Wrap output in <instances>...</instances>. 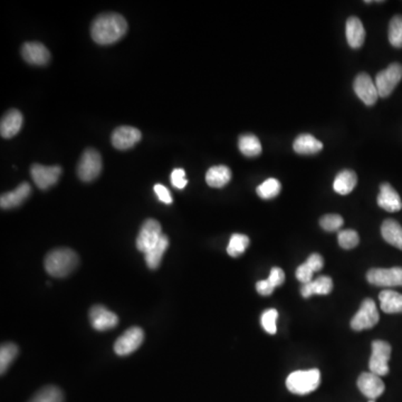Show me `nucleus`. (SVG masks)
<instances>
[{
    "instance_id": "b1692460",
    "label": "nucleus",
    "mask_w": 402,
    "mask_h": 402,
    "mask_svg": "<svg viewBox=\"0 0 402 402\" xmlns=\"http://www.w3.org/2000/svg\"><path fill=\"white\" fill-rule=\"evenodd\" d=\"M357 177L354 171L343 170L334 179L333 189L339 195H349L357 187Z\"/></svg>"
},
{
    "instance_id": "72a5a7b5",
    "label": "nucleus",
    "mask_w": 402,
    "mask_h": 402,
    "mask_svg": "<svg viewBox=\"0 0 402 402\" xmlns=\"http://www.w3.org/2000/svg\"><path fill=\"white\" fill-rule=\"evenodd\" d=\"M389 42L396 48H402V16L397 15L389 24Z\"/></svg>"
},
{
    "instance_id": "7c9ffc66",
    "label": "nucleus",
    "mask_w": 402,
    "mask_h": 402,
    "mask_svg": "<svg viewBox=\"0 0 402 402\" xmlns=\"http://www.w3.org/2000/svg\"><path fill=\"white\" fill-rule=\"evenodd\" d=\"M18 354V347L13 343H5L1 345L0 349V372L1 374H5L9 370L11 363L16 359Z\"/></svg>"
},
{
    "instance_id": "f257e3e1",
    "label": "nucleus",
    "mask_w": 402,
    "mask_h": 402,
    "mask_svg": "<svg viewBox=\"0 0 402 402\" xmlns=\"http://www.w3.org/2000/svg\"><path fill=\"white\" fill-rule=\"evenodd\" d=\"M128 32V23L121 15L116 13H102L93 21L91 36L95 43L110 45L121 40Z\"/></svg>"
},
{
    "instance_id": "9b49d317",
    "label": "nucleus",
    "mask_w": 402,
    "mask_h": 402,
    "mask_svg": "<svg viewBox=\"0 0 402 402\" xmlns=\"http://www.w3.org/2000/svg\"><path fill=\"white\" fill-rule=\"evenodd\" d=\"M353 89L357 98L360 99L366 106H374L378 101L379 93L376 83L367 73H360L355 77Z\"/></svg>"
},
{
    "instance_id": "a211bd4d",
    "label": "nucleus",
    "mask_w": 402,
    "mask_h": 402,
    "mask_svg": "<svg viewBox=\"0 0 402 402\" xmlns=\"http://www.w3.org/2000/svg\"><path fill=\"white\" fill-rule=\"evenodd\" d=\"M32 194V187L28 182H23L13 191L6 192L0 198V206L3 209L16 208L24 203Z\"/></svg>"
},
{
    "instance_id": "c9c22d12",
    "label": "nucleus",
    "mask_w": 402,
    "mask_h": 402,
    "mask_svg": "<svg viewBox=\"0 0 402 402\" xmlns=\"http://www.w3.org/2000/svg\"><path fill=\"white\" fill-rule=\"evenodd\" d=\"M279 318V312H277L275 308H269V310L265 311L260 318V322H262V326L263 329L267 332L268 334L277 333V321Z\"/></svg>"
},
{
    "instance_id": "7ed1b4c3",
    "label": "nucleus",
    "mask_w": 402,
    "mask_h": 402,
    "mask_svg": "<svg viewBox=\"0 0 402 402\" xmlns=\"http://www.w3.org/2000/svg\"><path fill=\"white\" fill-rule=\"evenodd\" d=\"M320 384H321V372L318 369L295 371L286 379L289 391L300 396L311 393L318 389Z\"/></svg>"
},
{
    "instance_id": "4468645a",
    "label": "nucleus",
    "mask_w": 402,
    "mask_h": 402,
    "mask_svg": "<svg viewBox=\"0 0 402 402\" xmlns=\"http://www.w3.org/2000/svg\"><path fill=\"white\" fill-rule=\"evenodd\" d=\"M143 134L132 126H120L112 134V145L118 150H128L140 143Z\"/></svg>"
},
{
    "instance_id": "39448f33",
    "label": "nucleus",
    "mask_w": 402,
    "mask_h": 402,
    "mask_svg": "<svg viewBox=\"0 0 402 402\" xmlns=\"http://www.w3.org/2000/svg\"><path fill=\"white\" fill-rule=\"evenodd\" d=\"M101 171H102V158L100 153L94 149L85 150L77 166L79 178L82 182H93L100 176Z\"/></svg>"
},
{
    "instance_id": "f8f14e48",
    "label": "nucleus",
    "mask_w": 402,
    "mask_h": 402,
    "mask_svg": "<svg viewBox=\"0 0 402 402\" xmlns=\"http://www.w3.org/2000/svg\"><path fill=\"white\" fill-rule=\"evenodd\" d=\"M30 174L37 187L46 190L58 182L62 174V168L60 166L46 167L43 164H33Z\"/></svg>"
},
{
    "instance_id": "c85d7f7f",
    "label": "nucleus",
    "mask_w": 402,
    "mask_h": 402,
    "mask_svg": "<svg viewBox=\"0 0 402 402\" xmlns=\"http://www.w3.org/2000/svg\"><path fill=\"white\" fill-rule=\"evenodd\" d=\"M238 147H240V152L245 157H250V158L257 157L263 150L259 139L254 134H244V135H242L240 138V141H238Z\"/></svg>"
},
{
    "instance_id": "4be33fe9",
    "label": "nucleus",
    "mask_w": 402,
    "mask_h": 402,
    "mask_svg": "<svg viewBox=\"0 0 402 402\" xmlns=\"http://www.w3.org/2000/svg\"><path fill=\"white\" fill-rule=\"evenodd\" d=\"M333 289V281L331 277H320L308 284L303 285L301 293L304 298L313 296V295H328Z\"/></svg>"
},
{
    "instance_id": "6ab92c4d",
    "label": "nucleus",
    "mask_w": 402,
    "mask_h": 402,
    "mask_svg": "<svg viewBox=\"0 0 402 402\" xmlns=\"http://www.w3.org/2000/svg\"><path fill=\"white\" fill-rule=\"evenodd\" d=\"M24 123L23 114L18 110H11L3 116L0 123V134L5 139L15 137Z\"/></svg>"
},
{
    "instance_id": "a878e982",
    "label": "nucleus",
    "mask_w": 402,
    "mask_h": 402,
    "mask_svg": "<svg viewBox=\"0 0 402 402\" xmlns=\"http://www.w3.org/2000/svg\"><path fill=\"white\" fill-rule=\"evenodd\" d=\"M232 171L226 166L211 167L206 174V182L209 187L223 188L230 182Z\"/></svg>"
},
{
    "instance_id": "f704fd0d",
    "label": "nucleus",
    "mask_w": 402,
    "mask_h": 402,
    "mask_svg": "<svg viewBox=\"0 0 402 402\" xmlns=\"http://www.w3.org/2000/svg\"><path fill=\"white\" fill-rule=\"evenodd\" d=\"M339 245L343 250H352L357 247L359 242H360V237L355 230L352 229H345L339 233L337 236Z\"/></svg>"
},
{
    "instance_id": "1a4fd4ad",
    "label": "nucleus",
    "mask_w": 402,
    "mask_h": 402,
    "mask_svg": "<svg viewBox=\"0 0 402 402\" xmlns=\"http://www.w3.org/2000/svg\"><path fill=\"white\" fill-rule=\"evenodd\" d=\"M145 340V332L141 328L133 326L126 330L114 343V352L118 355H129L137 351Z\"/></svg>"
},
{
    "instance_id": "412c9836",
    "label": "nucleus",
    "mask_w": 402,
    "mask_h": 402,
    "mask_svg": "<svg viewBox=\"0 0 402 402\" xmlns=\"http://www.w3.org/2000/svg\"><path fill=\"white\" fill-rule=\"evenodd\" d=\"M293 147H294L295 152L298 155H313L322 151L323 143L311 134L304 133L295 139Z\"/></svg>"
},
{
    "instance_id": "bb28decb",
    "label": "nucleus",
    "mask_w": 402,
    "mask_h": 402,
    "mask_svg": "<svg viewBox=\"0 0 402 402\" xmlns=\"http://www.w3.org/2000/svg\"><path fill=\"white\" fill-rule=\"evenodd\" d=\"M379 300H380L381 310L384 313H388V314L402 313V294L400 293L386 289L380 293Z\"/></svg>"
},
{
    "instance_id": "473e14b6",
    "label": "nucleus",
    "mask_w": 402,
    "mask_h": 402,
    "mask_svg": "<svg viewBox=\"0 0 402 402\" xmlns=\"http://www.w3.org/2000/svg\"><path fill=\"white\" fill-rule=\"evenodd\" d=\"M248 245H250L248 236L242 234H234L230 237V240H229L227 252L232 257H238V256L244 254L245 250H247Z\"/></svg>"
},
{
    "instance_id": "6e6552de",
    "label": "nucleus",
    "mask_w": 402,
    "mask_h": 402,
    "mask_svg": "<svg viewBox=\"0 0 402 402\" xmlns=\"http://www.w3.org/2000/svg\"><path fill=\"white\" fill-rule=\"evenodd\" d=\"M367 279L376 286H402V267L374 268L367 274Z\"/></svg>"
},
{
    "instance_id": "e433bc0d",
    "label": "nucleus",
    "mask_w": 402,
    "mask_h": 402,
    "mask_svg": "<svg viewBox=\"0 0 402 402\" xmlns=\"http://www.w3.org/2000/svg\"><path fill=\"white\" fill-rule=\"evenodd\" d=\"M343 218L337 213H329L320 219V225L326 232H337L343 226Z\"/></svg>"
},
{
    "instance_id": "58836bf2",
    "label": "nucleus",
    "mask_w": 402,
    "mask_h": 402,
    "mask_svg": "<svg viewBox=\"0 0 402 402\" xmlns=\"http://www.w3.org/2000/svg\"><path fill=\"white\" fill-rule=\"evenodd\" d=\"M171 184L178 189H184L188 184V180L186 179V171L180 168L174 169L171 174Z\"/></svg>"
},
{
    "instance_id": "0eeeda50",
    "label": "nucleus",
    "mask_w": 402,
    "mask_h": 402,
    "mask_svg": "<svg viewBox=\"0 0 402 402\" xmlns=\"http://www.w3.org/2000/svg\"><path fill=\"white\" fill-rule=\"evenodd\" d=\"M379 318H380V316H379V312L376 310V303L371 298H367V300L363 301L357 314L353 316L351 328L354 331L371 329L378 324Z\"/></svg>"
},
{
    "instance_id": "423d86ee",
    "label": "nucleus",
    "mask_w": 402,
    "mask_h": 402,
    "mask_svg": "<svg viewBox=\"0 0 402 402\" xmlns=\"http://www.w3.org/2000/svg\"><path fill=\"white\" fill-rule=\"evenodd\" d=\"M402 79V65L399 63L390 64L386 69L379 72L376 77V86L379 96L388 98L399 82Z\"/></svg>"
},
{
    "instance_id": "aec40b11",
    "label": "nucleus",
    "mask_w": 402,
    "mask_h": 402,
    "mask_svg": "<svg viewBox=\"0 0 402 402\" xmlns=\"http://www.w3.org/2000/svg\"><path fill=\"white\" fill-rule=\"evenodd\" d=\"M345 32H347V44L350 48L357 50L364 44L366 30L363 27L362 21L357 17L352 16L347 19Z\"/></svg>"
},
{
    "instance_id": "dca6fc26",
    "label": "nucleus",
    "mask_w": 402,
    "mask_h": 402,
    "mask_svg": "<svg viewBox=\"0 0 402 402\" xmlns=\"http://www.w3.org/2000/svg\"><path fill=\"white\" fill-rule=\"evenodd\" d=\"M21 56L32 65L44 66L50 61V50L37 42L25 43L21 48Z\"/></svg>"
},
{
    "instance_id": "2eb2a0df",
    "label": "nucleus",
    "mask_w": 402,
    "mask_h": 402,
    "mask_svg": "<svg viewBox=\"0 0 402 402\" xmlns=\"http://www.w3.org/2000/svg\"><path fill=\"white\" fill-rule=\"evenodd\" d=\"M357 388L370 400L380 397L386 389L381 378L372 372H364L359 376Z\"/></svg>"
},
{
    "instance_id": "4c0bfd02",
    "label": "nucleus",
    "mask_w": 402,
    "mask_h": 402,
    "mask_svg": "<svg viewBox=\"0 0 402 402\" xmlns=\"http://www.w3.org/2000/svg\"><path fill=\"white\" fill-rule=\"evenodd\" d=\"M295 275H296V279H298L301 283H303V285H304L308 284V283L313 281L314 272L312 271V268H311L310 266L306 264V262H305V263L301 264V265L297 267Z\"/></svg>"
},
{
    "instance_id": "f3484780",
    "label": "nucleus",
    "mask_w": 402,
    "mask_h": 402,
    "mask_svg": "<svg viewBox=\"0 0 402 402\" xmlns=\"http://www.w3.org/2000/svg\"><path fill=\"white\" fill-rule=\"evenodd\" d=\"M378 205L384 211H389V213H396V211H401V198H400L399 194L394 190L391 184L384 182V184L380 186Z\"/></svg>"
},
{
    "instance_id": "c756f323",
    "label": "nucleus",
    "mask_w": 402,
    "mask_h": 402,
    "mask_svg": "<svg viewBox=\"0 0 402 402\" xmlns=\"http://www.w3.org/2000/svg\"><path fill=\"white\" fill-rule=\"evenodd\" d=\"M29 402H64V394L57 386H45Z\"/></svg>"
},
{
    "instance_id": "cd10ccee",
    "label": "nucleus",
    "mask_w": 402,
    "mask_h": 402,
    "mask_svg": "<svg viewBox=\"0 0 402 402\" xmlns=\"http://www.w3.org/2000/svg\"><path fill=\"white\" fill-rule=\"evenodd\" d=\"M168 247V236L162 235L158 244L153 246L149 252L145 254V263H147V267L151 268V269H157L160 266L161 260H162L163 255H164Z\"/></svg>"
},
{
    "instance_id": "20e7f679",
    "label": "nucleus",
    "mask_w": 402,
    "mask_h": 402,
    "mask_svg": "<svg viewBox=\"0 0 402 402\" xmlns=\"http://www.w3.org/2000/svg\"><path fill=\"white\" fill-rule=\"evenodd\" d=\"M390 357H391V345L386 341L376 340L372 343V354H371L369 368L372 374L379 376L389 374Z\"/></svg>"
},
{
    "instance_id": "5701e85b",
    "label": "nucleus",
    "mask_w": 402,
    "mask_h": 402,
    "mask_svg": "<svg viewBox=\"0 0 402 402\" xmlns=\"http://www.w3.org/2000/svg\"><path fill=\"white\" fill-rule=\"evenodd\" d=\"M285 281V273L281 268L273 267L267 279L257 281L256 289L260 295L268 296L274 292V289L281 286Z\"/></svg>"
},
{
    "instance_id": "ea45409f",
    "label": "nucleus",
    "mask_w": 402,
    "mask_h": 402,
    "mask_svg": "<svg viewBox=\"0 0 402 402\" xmlns=\"http://www.w3.org/2000/svg\"><path fill=\"white\" fill-rule=\"evenodd\" d=\"M155 192L163 203H167V205L172 203V197H171L168 188L164 187L162 184H157L155 186Z\"/></svg>"
},
{
    "instance_id": "a19ab883",
    "label": "nucleus",
    "mask_w": 402,
    "mask_h": 402,
    "mask_svg": "<svg viewBox=\"0 0 402 402\" xmlns=\"http://www.w3.org/2000/svg\"><path fill=\"white\" fill-rule=\"evenodd\" d=\"M306 264L312 268V271L316 273V272L321 271L324 265V259L320 254H312V255L308 256V260H306Z\"/></svg>"
},
{
    "instance_id": "2f4dec72",
    "label": "nucleus",
    "mask_w": 402,
    "mask_h": 402,
    "mask_svg": "<svg viewBox=\"0 0 402 402\" xmlns=\"http://www.w3.org/2000/svg\"><path fill=\"white\" fill-rule=\"evenodd\" d=\"M281 190V182H279L277 179L269 178L265 180L263 184L258 186L256 192H257V195L259 196L262 199L269 200L277 197Z\"/></svg>"
},
{
    "instance_id": "f03ea898",
    "label": "nucleus",
    "mask_w": 402,
    "mask_h": 402,
    "mask_svg": "<svg viewBox=\"0 0 402 402\" xmlns=\"http://www.w3.org/2000/svg\"><path fill=\"white\" fill-rule=\"evenodd\" d=\"M79 259L77 252L69 248H58L48 252L45 258V269L54 277H66L75 271Z\"/></svg>"
},
{
    "instance_id": "ddd939ff",
    "label": "nucleus",
    "mask_w": 402,
    "mask_h": 402,
    "mask_svg": "<svg viewBox=\"0 0 402 402\" xmlns=\"http://www.w3.org/2000/svg\"><path fill=\"white\" fill-rule=\"evenodd\" d=\"M89 321L96 331H106L118 325V318L102 305H95L89 311Z\"/></svg>"
},
{
    "instance_id": "393cba45",
    "label": "nucleus",
    "mask_w": 402,
    "mask_h": 402,
    "mask_svg": "<svg viewBox=\"0 0 402 402\" xmlns=\"http://www.w3.org/2000/svg\"><path fill=\"white\" fill-rule=\"evenodd\" d=\"M381 234L388 244L402 250V227L394 219H386L382 223Z\"/></svg>"
},
{
    "instance_id": "79ce46f5",
    "label": "nucleus",
    "mask_w": 402,
    "mask_h": 402,
    "mask_svg": "<svg viewBox=\"0 0 402 402\" xmlns=\"http://www.w3.org/2000/svg\"><path fill=\"white\" fill-rule=\"evenodd\" d=\"M369 402H376V401H374V400H370V401Z\"/></svg>"
},
{
    "instance_id": "9d476101",
    "label": "nucleus",
    "mask_w": 402,
    "mask_h": 402,
    "mask_svg": "<svg viewBox=\"0 0 402 402\" xmlns=\"http://www.w3.org/2000/svg\"><path fill=\"white\" fill-rule=\"evenodd\" d=\"M162 230H161V225L155 219H147L143 223L141 229H140L139 235L137 238V248L140 252H149L153 246L158 244L159 240L162 237Z\"/></svg>"
}]
</instances>
